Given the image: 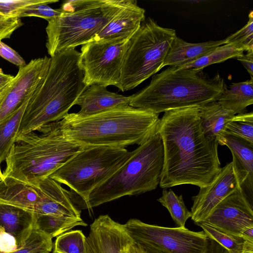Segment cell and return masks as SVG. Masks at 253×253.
Instances as JSON below:
<instances>
[{
	"instance_id": "20",
	"label": "cell",
	"mask_w": 253,
	"mask_h": 253,
	"mask_svg": "<svg viewBox=\"0 0 253 253\" xmlns=\"http://www.w3.org/2000/svg\"><path fill=\"white\" fill-rule=\"evenodd\" d=\"M35 213L22 209L0 203V230L12 235L21 248L34 228Z\"/></svg>"
},
{
	"instance_id": "9",
	"label": "cell",
	"mask_w": 253,
	"mask_h": 253,
	"mask_svg": "<svg viewBox=\"0 0 253 253\" xmlns=\"http://www.w3.org/2000/svg\"><path fill=\"white\" fill-rule=\"evenodd\" d=\"M132 153L123 148L85 146L49 177L67 186L85 204L91 192L118 170Z\"/></svg>"
},
{
	"instance_id": "23",
	"label": "cell",
	"mask_w": 253,
	"mask_h": 253,
	"mask_svg": "<svg viewBox=\"0 0 253 253\" xmlns=\"http://www.w3.org/2000/svg\"><path fill=\"white\" fill-rule=\"evenodd\" d=\"M202 130L210 139H216L218 143L222 138V133L226 124L235 113L225 109L217 101L199 107Z\"/></svg>"
},
{
	"instance_id": "33",
	"label": "cell",
	"mask_w": 253,
	"mask_h": 253,
	"mask_svg": "<svg viewBox=\"0 0 253 253\" xmlns=\"http://www.w3.org/2000/svg\"><path fill=\"white\" fill-rule=\"evenodd\" d=\"M225 44L232 45L247 52L253 51V12L249 14L246 24L236 33L225 38Z\"/></svg>"
},
{
	"instance_id": "3",
	"label": "cell",
	"mask_w": 253,
	"mask_h": 253,
	"mask_svg": "<svg viewBox=\"0 0 253 253\" xmlns=\"http://www.w3.org/2000/svg\"><path fill=\"white\" fill-rule=\"evenodd\" d=\"M159 115L127 105L87 116L69 113L57 122L67 138L83 146L125 148L153 135Z\"/></svg>"
},
{
	"instance_id": "37",
	"label": "cell",
	"mask_w": 253,
	"mask_h": 253,
	"mask_svg": "<svg viewBox=\"0 0 253 253\" xmlns=\"http://www.w3.org/2000/svg\"><path fill=\"white\" fill-rule=\"evenodd\" d=\"M0 56L19 67L26 65L24 59L15 50L1 41H0Z\"/></svg>"
},
{
	"instance_id": "27",
	"label": "cell",
	"mask_w": 253,
	"mask_h": 253,
	"mask_svg": "<svg viewBox=\"0 0 253 253\" xmlns=\"http://www.w3.org/2000/svg\"><path fill=\"white\" fill-rule=\"evenodd\" d=\"M243 54V50L232 45L224 44L217 47L196 60L187 65L174 67L177 69L190 68L203 69L209 65L221 63L230 58H237Z\"/></svg>"
},
{
	"instance_id": "14",
	"label": "cell",
	"mask_w": 253,
	"mask_h": 253,
	"mask_svg": "<svg viewBox=\"0 0 253 253\" xmlns=\"http://www.w3.org/2000/svg\"><path fill=\"white\" fill-rule=\"evenodd\" d=\"M133 242L124 224L101 215L90 226L85 253H126Z\"/></svg>"
},
{
	"instance_id": "39",
	"label": "cell",
	"mask_w": 253,
	"mask_h": 253,
	"mask_svg": "<svg viewBox=\"0 0 253 253\" xmlns=\"http://www.w3.org/2000/svg\"><path fill=\"white\" fill-rule=\"evenodd\" d=\"M246 69L251 78H253V51L247 52L243 55L236 58Z\"/></svg>"
},
{
	"instance_id": "29",
	"label": "cell",
	"mask_w": 253,
	"mask_h": 253,
	"mask_svg": "<svg viewBox=\"0 0 253 253\" xmlns=\"http://www.w3.org/2000/svg\"><path fill=\"white\" fill-rule=\"evenodd\" d=\"M224 135L238 138L253 145V112L234 115L225 125L222 137Z\"/></svg>"
},
{
	"instance_id": "19",
	"label": "cell",
	"mask_w": 253,
	"mask_h": 253,
	"mask_svg": "<svg viewBox=\"0 0 253 253\" xmlns=\"http://www.w3.org/2000/svg\"><path fill=\"white\" fill-rule=\"evenodd\" d=\"M129 96L110 92L105 86L93 84L85 88L77 99L75 105L80 107L77 113L78 115L87 116L129 105Z\"/></svg>"
},
{
	"instance_id": "16",
	"label": "cell",
	"mask_w": 253,
	"mask_h": 253,
	"mask_svg": "<svg viewBox=\"0 0 253 253\" xmlns=\"http://www.w3.org/2000/svg\"><path fill=\"white\" fill-rule=\"evenodd\" d=\"M232 155V167L239 189L253 206V145L238 138L224 135L218 142Z\"/></svg>"
},
{
	"instance_id": "4",
	"label": "cell",
	"mask_w": 253,
	"mask_h": 253,
	"mask_svg": "<svg viewBox=\"0 0 253 253\" xmlns=\"http://www.w3.org/2000/svg\"><path fill=\"white\" fill-rule=\"evenodd\" d=\"M227 88L218 73L210 77L203 69L170 66L153 75L150 84L129 96V105L157 114L218 100Z\"/></svg>"
},
{
	"instance_id": "40",
	"label": "cell",
	"mask_w": 253,
	"mask_h": 253,
	"mask_svg": "<svg viewBox=\"0 0 253 253\" xmlns=\"http://www.w3.org/2000/svg\"><path fill=\"white\" fill-rule=\"evenodd\" d=\"M13 78V76L5 74L0 68V96L6 90Z\"/></svg>"
},
{
	"instance_id": "38",
	"label": "cell",
	"mask_w": 253,
	"mask_h": 253,
	"mask_svg": "<svg viewBox=\"0 0 253 253\" xmlns=\"http://www.w3.org/2000/svg\"><path fill=\"white\" fill-rule=\"evenodd\" d=\"M18 249L16 240L11 234L0 230V252L8 253L16 251Z\"/></svg>"
},
{
	"instance_id": "1",
	"label": "cell",
	"mask_w": 253,
	"mask_h": 253,
	"mask_svg": "<svg viewBox=\"0 0 253 253\" xmlns=\"http://www.w3.org/2000/svg\"><path fill=\"white\" fill-rule=\"evenodd\" d=\"M156 130L162 138L164 152L161 188L182 184L202 188L211 184L221 169L218 143L204 134L199 107L165 112Z\"/></svg>"
},
{
	"instance_id": "36",
	"label": "cell",
	"mask_w": 253,
	"mask_h": 253,
	"mask_svg": "<svg viewBox=\"0 0 253 253\" xmlns=\"http://www.w3.org/2000/svg\"><path fill=\"white\" fill-rule=\"evenodd\" d=\"M23 25V23L19 17L0 15V41L10 38L13 33Z\"/></svg>"
},
{
	"instance_id": "12",
	"label": "cell",
	"mask_w": 253,
	"mask_h": 253,
	"mask_svg": "<svg viewBox=\"0 0 253 253\" xmlns=\"http://www.w3.org/2000/svg\"><path fill=\"white\" fill-rule=\"evenodd\" d=\"M203 222L245 240H253V206L240 189L222 200Z\"/></svg>"
},
{
	"instance_id": "42",
	"label": "cell",
	"mask_w": 253,
	"mask_h": 253,
	"mask_svg": "<svg viewBox=\"0 0 253 253\" xmlns=\"http://www.w3.org/2000/svg\"><path fill=\"white\" fill-rule=\"evenodd\" d=\"M209 240L210 244L206 253H228L227 250L218 243L212 240Z\"/></svg>"
},
{
	"instance_id": "8",
	"label": "cell",
	"mask_w": 253,
	"mask_h": 253,
	"mask_svg": "<svg viewBox=\"0 0 253 253\" xmlns=\"http://www.w3.org/2000/svg\"><path fill=\"white\" fill-rule=\"evenodd\" d=\"M176 37L174 29L145 19L128 40L117 87L123 92L132 89L159 71Z\"/></svg>"
},
{
	"instance_id": "2",
	"label": "cell",
	"mask_w": 253,
	"mask_h": 253,
	"mask_svg": "<svg viewBox=\"0 0 253 253\" xmlns=\"http://www.w3.org/2000/svg\"><path fill=\"white\" fill-rule=\"evenodd\" d=\"M80 55V52L70 48L50 57L48 72L29 98L16 137L60 121L69 114L87 87Z\"/></svg>"
},
{
	"instance_id": "26",
	"label": "cell",
	"mask_w": 253,
	"mask_h": 253,
	"mask_svg": "<svg viewBox=\"0 0 253 253\" xmlns=\"http://www.w3.org/2000/svg\"><path fill=\"white\" fill-rule=\"evenodd\" d=\"M30 96L12 114L0 123V164L6 160L15 143L20 122Z\"/></svg>"
},
{
	"instance_id": "35",
	"label": "cell",
	"mask_w": 253,
	"mask_h": 253,
	"mask_svg": "<svg viewBox=\"0 0 253 253\" xmlns=\"http://www.w3.org/2000/svg\"><path fill=\"white\" fill-rule=\"evenodd\" d=\"M42 0H0V15L6 17H17L19 18V15L26 7L40 3Z\"/></svg>"
},
{
	"instance_id": "15",
	"label": "cell",
	"mask_w": 253,
	"mask_h": 253,
	"mask_svg": "<svg viewBox=\"0 0 253 253\" xmlns=\"http://www.w3.org/2000/svg\"><path fill=\"white\" fill-rule=\"evenodd\" d=\"M239 189L232 162L222 168L211 184L200 188L192 197L191 219L196 224L203 222L225 198Z\"/></svg>"
},
{
	"instance_id": "44",
	"label": "cell",
	"mask_w": 253,
	"mask_h": 253,
	"mask_svg": "<svg viewBox=\"0 0 253 253\" xmlns=\"http://www.w3.org/2000/svg\"><path fill=\"white\" fill-rule=\"evenodd\" d=\"M126 253H141L134 242L129 247Z\"/></svg>"
},
{
	"instance_id": "41",
	"label": "cell",
	"mask_w": 253,
	"mask_h": 253,
	"mask_svg": "<svg viewBox=\"0 0 253 253\" xmlns=\"http://www.w3.org/2000/svg\"><path fill=\"white\" fill-rule=\"evenodd\" d=\"M141 253H166L144 242H135Z\"/></svg>"
},
{
	"instance_id": "17",
	"label": "cell",
	"mask_w": 253,
	"mask_h": 253,
	"mask_svg": "<svg viewBox=\"0 0 253 253\" xmlns=\"http://www.w3.org/2000/svg\"><path fill=\"white\" fill-rule=\"evenodd\" d=\"M34 187L41 197L35 213L81 217L80 211L74 205L69 193L59 182L47 177Z\"/></svg>"
},
{
	"instance_id": "28",
	"label": "cell",
	"mask_w": 253,
	"mask_h": 253,
	"mask_svg": "<svg viewBox=\"0 0 253 253\" xmlns=\"http://www.w3.org/2000/svg\"><path fill=\"white\" fill-rule=\"evenodd\" d=\"M157 201L169 211L177 227H185L186 222L191 217V213L185 206L182 195L178 196L171 189L167 190L165 188Z\"/></svg>"
},
{
	"instance_id": "25",
	"label": "cell",
	"mask_w": 253,
	"mask_h": 253,
	"mask_svg": "<svg viewBox=\"0 0 253 253\" xmlns=\"http://www.w3.org/2000/svg\"><path fill=\"white\" fill-rule=\"evenodd\" d=\"M35 215L34 228L44 232L51 238L57 237L75 226L87 225L81 217L36 213Z\"/></svg>"
},
{
	"instance_id": "10",
	"label": "cell",
	"mask_w": 253,
	"mask_h": 253,
	"mask_svg": "<svg viewBox=\"0 0 253 253\" xmlns=\"http://www.w3.org/2000/svg\"><path fill=\"white\" fill-rule=\"evenodd\" d=\"M134 242H144L166 253H206L210 240L204 231L167 227L130 219L124 224Z\"/></svg>"
},
{
	"instance_id": "22",
	"label": "cell",
	"mask_w": 253,
	"mask_h": 253,
	"mask_svg": "<svg viewBox=\"0 0 253 253\" xmlns=\"http://www.w3.org/2000/svg\"><path fill=\"white\" fill-rule=\"evenodd\" d=\"M40 199L36 187L9 178L0 181V203L12 205L35 213Z\"/></svg>"
},
{
	"instance_id": "24",
	"label": "cell",
	"mask_w": 253,
	"mask_h": 253,
	"mask_svg": "<svg viewBox=\"0 0 253 253\" xmlns=\"http://www.w3.org/2000/svg\"><path fill=\"white\" fill-rule=\"evenodd\" d=\"M218 102L235 114L246 113L247 107L253 103V78L232 83L220 96Z\"/></svg>"
},
{
	"instance_id": "13",
	"label": "cell",
	"mask_w": 253,
	"mask_h": 253,
	"mask_svg": "<svg viewBox=\"0 0 253 253\" xmlns=\"http://www.w3.org/2000/svg\"><path fill=\"white\" fill-rule=\"evenodd\" d=\"M51 58L45 56L31 60L19 68L10 84L0 96V123L12 114L29 97L46 76Z\"/></svg>"
},
{
	"instance_id": "45",
	"label": "cell",
	"mask_w": 253,
	"mask_h": 253,
	"mask_svg": "<svg viewBox=\"0 0 253 253\" xmlns=\"http://www.w3.org/2000/svg\"><path fill=\"white\" fill-rule=\"evenodd\" d=\"M3 179V173L1 171L0 167V181L2 180Z\"/></svg>"
},
{
	"instance_id": "5",
	"label": "cell",
	"mask_w": 253,
	"mask_h": 253,
	"mask_svg": "<svg viewBox=\"0 0 253 253\" xmlns=\"http://www.w3.org/2000/svg\"><path fill=\"white\" fill-rule=\"evenodd\" d=\"M36 131L39 133L32 131L16 137L5 160L3 179L35 186L84 147L67 138L57 122Z\"/></svg>"
},
{
	"instance_id": "11",
	"label": "cell",
	"mask_w": 253,
	"mask_h": 253,
	"mask_svg": "<svg viewBox=\"0 0 253 253\" xmlns=\"http://www.w3.org/2000/svg\"><path fill=\"white\" fill-rule=\"evenodd\" d=\"M129 39L92 40L83 45L80 62L87 86L93 84L117 86Z\"/></svg>"
},
{
	"instance_id": "31",
	"label": "cell",
	"mask_w": 253,
	"mask_h": 253,
	"mask_svg": "<svg viewBox=\"0 0 253 253\" xmlns=\"http://www.w3.org/2000/svg\"><path fill=\"white\" fill-rule=\"evenodd\" d=\"M85 239L81 230L65 232L57 237L53 253H85Z\"/></svg>"
},
{
	"instance_id": "30",
	"label": "cell",
	"mask_w": 253,
	"mask_h": 253,
	"mask_svg": "<svg viewBox=\"0 0 253 253\" xmlns=\"http://www.w3.org/2000/svg\"><path fill=\"white\" fill-rule=\"evenodd\" d=\"M203 229L207 236L226 249L228 253H240L242 250L245 239L216 228L207 223L196 224Z\"/></svg>"
},
{
	"instance_id": "34",
	"label": "cell",
	"mask_w": 253,
	"mask_h": 253,
	"mask_svg": "<svg viewBox=\"0 0 253 253\" xmlns=\"http://www.w3.org/2000/svg\"><path fill=\"white\" fill-rule=\"evenodd\" d=\"M58 1V0H42L40 3L28 6L23 10L19 15V18L38 17L48 22L62 13L59 9H54L48 5V4Z\"/></svg>"
},
{
	"instance_id": "6",
	"label": "cell",
	"mask_w": 253,
	"mask_h": 253,
	"mask_svg": "<svg viewBox=\"0 0 253 253\" xmlns=\"http://www.w3.org/2000/svg\"><path fill=\"white\" fill-rule=\"evenodd\" d=\"M128 0H73L65 1L62 13L48 22L46 47L51 57L75 48L95 37L126 5Z\"/></svg>"
},
{
	"instance_id": "32",
	"label": "cell",
	"mask_w": 253,
	"mask_h": 253,
	"mask_svg": "<svg viewBox=\"0 0 253 253\" xmlns=\"http://www.w3.org/2000/svg\"><path fill=\"white\" fill-rule=\"evenodd\" d=\"M52 238L44 232L34 228L24 244L8 253H49L52 249ZM0 253H2L0 252Z\"/></svg>"
},
{
	"instance_id": "21",
	"label": "cell",
	"mask_w": 253,
	"mask_h": 253,
	"mask_svg": "<svg viewBox=\"0 0 253 253\" xmlns=\"http://www.w3.org/2000/svg\"><path fill=\"white\" fill-rule=\"evenodd\" d=\"M225 39L219 41L190 43L177 36L170 45L162 68L166 66L179 67L187 65L217 47L225 44Z\"/></svg>"
},
{
	"instance_id": "18",
	"label": "cell",
	"mask_w": 253,
	"mask_h": 253,
	"mask_svg": "<svg viewBox=\"0 0 253 253\" xmlns=\"http://www.w3.org/2000/svg\"><path fill=\"white\" fill-rule=\"evenodd\" d=\"M145 13L137 1L128 0L126 5L93 40L115 41L130 39L145 20Z\"/></svg>"
},
{
	"instance_id": "43",
	"label": "cell",
	"mask_w": 253,
	"mask_h": 253,
	"mask_svg": "<svg viewBox=\"0 0 253 253\" xmlns=\"http://www.w3.org/2000/svg\"><path fill=\"white\" fill-rule=\"evenodd\" d=\"M240 253H253V240H245L242 250Z\"/></svg>"
},
{
	"instance_id": "7",
	"label": "cell",
	"mask_w": 253,
	"mask_h": 253,
	"mask_svg": "<svg viewBox=\"0 0 253 253\" xmlns=\"http://www.w3.org/2000/svg\"><path fill=\"white\" fill-rule=\"evenodd\" d=\"M164 163L163 141L156 130L132 151L118 170L91 192L84 206L91 209L123 196L155 190L160 183Z\"/></svg>"
}]
</instances>
